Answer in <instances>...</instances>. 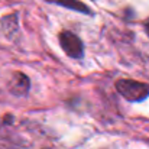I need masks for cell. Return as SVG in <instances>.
<instances>
[{"mask_svg": "<svg viewBox=\"0 0 149 149\" xmlns=\"http://www.w3.org/2000/svg\"><path fill=\"white\" fill-rule=\"evenodd\" d=\"M116 90L123 99L132 103H139L149 97V84L136 80H129V78L119 80L116 81Z\"/></svg>", "mask_w": 149, "mask_h": 149, "instance_id": "cell-1", "label": "cell"}, {"mask_svg": "<svg viewBox=\"0 0 149 149\" xmlns=\"http://www.w3.org/2000/svg\"><path fill=\"white\" fill-rule=\"evenodd\" d=\"M58 39H59V45H61L62 51L68 56L75 58V59L83 58V55H84V44L81 42V39L75 33H72L70 31H62L59 33Z\"/></svg>", "mask_w": 149, "mask_h": 149, "instance_id": "cell-2", "label": "cell"}, {"mask_svg": "<svg viewBox=\"0 0 149 149\" xmlns=\"http://www.w3.org/2000/svg\"><path fill=\"white\" fill-rule=\"evenodd\" d=\"M29 87H31L29 78L25 74L16 72L12 80V84H10V91L16 96H25L29 91Z\"/></svg>", "mask_w": 149, "mask_h": 149, "instance_id": "cell-3", "label": "cell"}, {"mask_svg": "<svg viewBox=\"0 0 149 149\" xmlns=\"http://www.w3.org/2000/svg\"><path fill=\"white\" fill-rule=\"evenodd\" d=\"M51 4H56V6H61V7H65V9H70V10H75V12H80V13H84V15H91V10L80 0H45Z\"/></svg>", "mask_w": 149, "mask_h": 149, "instance_id": "cell-4", "label": "cell"}, {"mask_svg": "<svg viewBox=\"0 0 149 149\" xmlns=\"http://www.w3.org/2000/svg\"><path fill=\"white\" fill-rule=\"evenodd\" d=\"M145 32H146V35L149 36V20L145 23Z\"/></svg>", "mask_w": 149, "mask_h": 149, "instance_id": "cell-5", "label": "cell"}]
</instances>
